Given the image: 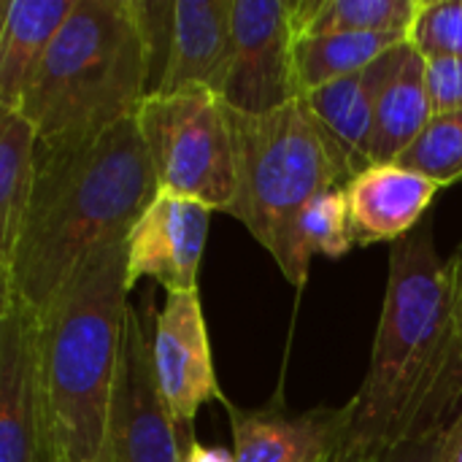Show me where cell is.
<instances>
[{
  "mask_svg": "<svg viewBox=\"0 0 462 462\" xmlns=\"http://www.w3.org/2000/svg\"><path fill=\"white\" fill-rule=\"evenodd\" d=\"M462 390L447 263L428 217L390 249V273L368 374L349 401L346 444L374 457L441 422Z\"/></svg>",
  "mask_w": 462,
  "mask_h": 462,
  "instance_id": "6da1fadb",
  "label": "cell"
},
{
  "mask_svg": "<svg viewBox=\"0 0 462 462\" xmlns=\"http://www.w3.org/2000/svg\"><path fill=\"white\" fill-rule=\"evenodd\" d=\"M154 195L135 116L76 146H38L32 198L0 265V292H14L41 319L92 252L127 238Z\"/></svg>",
  "mask_w": 462,
  "mask_h": 462,
  "instance_id": "7a4b0ae2",
  "label": "cell"
},
{
  "mask_svg": "<svg viewBox=\"0 0 462 462\" xmlns=\"http://www.w3.org/2000/svg\"><path fill=\"white\" fill-rule=\"evenodd\" d=\"M127 314V238H122L92 252L38 319L54 460L103 457Z\"/></svg>",
  "mask_w": 462,
  "mask_h": 462,
  "instance_id": "3957f363",
  "label": "cell"
},
{
  "mask_svg": "<svg viewBox=\"0 0 462 462\" xmlns=\"http://www.w3.org/2000/svg\"><path fill=\"white\" fill-rule=\"evenodd\" d=\"M149 14L135 0H76L19 106L41 149L92 141L135 116L152 92Z\"/></svg>",
  "mask_w": 462,
  "mask_h": 462,
  "instance_id": "277c9868",
  "label": "cell"
},
{
  "mask_svg": "<svg viewBox=\"0 0 462 462\" xmlns=\"http://www.w3.org/2000/svg\"><path fill=\"white\" fill-rule=\"evenodd\" d=\"M230 119L236 198L227 214L287 273L298 217L322 192L346 187L352 173L300 100L271 114H238L230 108Z\"/></svg>",
  "mask_w": 462,
  "mask_h": 462,
  "instance_id": "5b68a950",
  "label": "cell"
},
{
  "mask_svg": "<svg viewBox=\"0 0 462 462\" xmlns=\"http://www.w3.org/2000/svg\"><path fill=\"white\" fill-rule=\"evenodd\" d=\"M135 122L157 192L230 211L236 198V146L230 108L211 92H149Z\"/></svg>",
  "mask_w": 462,
  "mask_h": 462,
  "instance_id": "8992f818",
  "label": "cell"
},
{
  "mask_svg": "<svg viewBox=\"0 0 462 462\" xmlns=\"http://www.w3.org/2000/svg\"><path fill=\"white\" fill-rule=\"evenodd\" d=\"M298 0H233V62L222 100L238 114H271L300 100L295 76Z\"/></svg>",
  "mask_w": 462,
  "mask_h": 462,
  "instance_id": "52a82bcc",
  "label": "cell"
},
{
  "mask_svg": "<svg viewBox=\"0 0 462 462\" xmlns=\"http://www.w3.org/2000/svg\"><path fill=\"white\" fill-rule=\"evenodd\" d=\"M38 333V317L14 292H0V462H57Z\"/></svg>",
  "mask_w": 462,
  "mask_h": 462,
  "instance_id": "ba28073f",
  "label": "cell"
},
{
  "mask_svg": "<svg viewBox=\"0 0 462 462\" xmlns=\"http://www.w3.org/2000/svg\"><path fill=\"white\" fill-rule=\"evenodd\" d=\"M179 425L168 414L152 365V341L130 306L100 462H181Z\"/></svg>",
  "mask_w": 462,
  "mask_h": 462,
  "instance_id": "9c48e42d",
  "label": "cell"
},
{
  "mask_svg": "<svg viewBox=\"0 0 462 462\" xmlns=\"http://www.w3.org/2000/svg\"><path fill=\"white\" fill-rule=\"evenodd\" d=\"M149 341L160 398L179 428L189 425L203 403H227L214 374L211 341L198 290L165 292L162 309L154 311Z\"/></svg>",
  "mask_w": 462,
  "mask_h": 462,
  "instance_id": "30bf717a",
  "label": "cell"
},
{
  "mask_svg": "<svg viewBox=\"0 0 462 462\" xmlns=\"http://www.w3.org/2000/svg\"><path fill=\"white\" fill-rule=\"evenodd\" d=\"M211 208L173 192H157L127 233V284L157 282L165 292L198 290Z\"/></svg>",
  "mask_w": 462,
  "mask_h": 462,
  "instance_id": "8fae6325",
  "label": "cell"
},
{
  "mask_svg": "<svg viewBox=\"0 0 462 462\" xmlns=\"http://www.w3.org/2000/svg\"><path fill=\"white\" fill-rule=\"evenodd\" d=\"M233 62V0H179L168 5V43L152 92L225 95Z\"/></svg>",
  "mask_w": 462,
  "mask_h": 462,
  "instance_id": "7c38bea8",
  "label": "cell"
},
{
  "mask_svg": "<svg viewBox=\"0 0 462 462\" xmlns=\"http://www.w3.org/2000/svg\"><path fill=\"white\" fill-rule=\"evenodd\" d=\"M230 409L236 462H330L344 447L352 409H311L290 414L276 406L260 411Z\"/></svg>",
  "mask_w": 462,
  "mask_h": 462,
  "instance_id": "4fadbf2b",
  "label": "cell"
},
{
  "mask_svg": "<svg viewBox=\"0 0 462 462\" xmlns=\"http://www.w3.org/2000/svg\"><path fill=\"white\" fill-rule=\"evenodd\" d=\"M357 246L395 244L414 233L441 187L398 162L368 165L344 187Z\"/></svg>",
  "mask_w": 462,
  "mask_h": 462,
  "instance_id": "5bb4252c",
  "label": "cell"
},
{
  "mask_svg": "<svg viewBox=\"0 0 462 462\" xmlns=\"http://www.w3.org/2000/svg\"><path fill=\"white\" fill-rule=\"evenodd\" d=\"M406 43L387 51L382 60H376L371 68L338 79L328 87H319L314 92H306L300 97L309 116L317 122V127L330 138V143L344 157L352 176L365 171L371 165L368 146L376 119V103L393 73L398 70L403 60Z\"/></svg>",
  "mask_w": 462,
  "mask_h": 462,
  "instance_id": "9a60e30c",
  "label": "cell"
},
{
  "mask_svg": "<svg viewBox=\"0 0 462 462\" xmlns=\"http://www.w3.org/2000/svg\"><path fill=\"white\" fill-rule=\"evenodd\" d=\"M76 0H5L0 22V108L19 111L32 73Z\"/></svg>",
  "mask_w": 462,
  "mask_h": 462,
  "instance_id": "2e32d148",
  "label": "cell"
},
{
  "mask_svg": "<svg viewBox=\"0 0 462 462\" xmlns=\"http://www.w3.org/2000/svg\"><path fill=\"white\" fill-rule=\"evenodd\" d=\"M430 119L433 106L425 87V57L411 43H406L401 65L376 103V119L368 146L371 165L398 162Z\"/></svg>",
  "mask_w": 462,
  "mask_h": 462,
  "instance_id": "e0dca14e",
  "label": "cell"
},
{
  "mask_svg": "<svg viewBox=\"0 0 462 462\" xmlns=\"http://www.w3.org/2000/svg\"><path fill=\"white\" fill-rule=\"evenodd\" d=\"M409 43L403 32H328L295 41V76L300 97L338 79L355 76L387 51Z\"/></svg>",
  "mask_w": 462,
  "mask_h": 462,
  "instance_id": "ac0fdd59",
  "label": "cell"
},
{
  "mask_svg": "<svg viewBox=\"0 0 462 462\" xmlns=\"http://www.w3.org/2000/svg\"><path fill=\"white\" fill-rule=\"evenodd\" d=\"M38 133L19 111L0 108V265L11 257L35 187Z\"/></svg>",
  "mask_w": 462,
  "mask_h": 462,
  "instance_id": "d6986e66",
  "label": "cell"
},
{
  "mask_svg": "<svg viewBox=\"0 0 462 462\" xmlns=\"http://www.w3.org/2000/svg\"><path fill=\"white\" fill-rule=\"evenodd\" d=\"M422 0H298L295 27L300 35L328 32H403Z\"/></svg>",
  "mask_w": 462,
  "mask_h": 462,
  "instance_id": "ffe728a7",
  "label": "cell"
},
{
  "mask_svg": "<svg viewBox=\"0 0 462 462\" xmlns=\"http://www.w3.org/2000/svg\"><path fill=\"white\" fill-rule=\"evenodd\" d=\"M352 246L357 244L352 236L346 192L344 187L328 189L319 198H314L306 206V211L298 217L295 236H292V260L284 276L292 287H303L314 254L338 260L346 252H352Z\"/></svg>",
  "mask_w": 462,
  "mask_h": 462,
  "instance_id": "44dd1931",
  "label": "cell"
},
{
  "mask_svg": "<svg viewBox=\"0 0 462 462\" xmlns=\"http://www.w3.org/2000/svg\"><path fill=\"white\" fill-rule=\"evenodd\" d=\"M398 165L422 173L439 187L462 179V111L436 114L420 138L401 154Z\"/></svg>",
  "mask_w": 462,
  "mask_h": 462,
  "instance_id": "7402d4cb",
  "label": "cell"
},
{
  "mask_svg": "<svg viewBox=\"0 0 462 462\" xmlns=\"http://www.w3.org/2000/svg\"><path fill=\"white\" fill-rule=\"evenodd\" d=\"M409 43L425 57H462V0H422Z\"/></svg>",
  "mask_w": 462,
  "mask_h": 462,
  "instance_id": "603a6c76",
  "label": "cell"
},
{
  "mask_svg": "<svg viewBox=\"0 0 462 462\" xmlns=\"http://www.w3.org/2000/svg\"><path fill=\"white\" fill-rule=\"evenodd\" d=\"M425 87L433 116L462 111V57L425 60Z\"/></svg>",
  "mask_w": 462,
  "mask_h": 462,
  "instance_id": "cb8c5ba5",
  "label": "cell"
},
{
  "mask_svg": "<svg viewBox=\"0 0 462 462\" xmlns=\"http://www.w3.org/2000/svg\"><path fill=\"white\" fill-rule=\"evenodd\" d=\"M452 422H441L436 428H428L417 436H409L390 449L368 457L365 462H444V447H447V430Z\"/></svg>",
  "mask_w": 462,
  "mask_h": 462,
  "instance_id": "d4e9b609",
  "label": "cell"
},
{
  "mask_svg": "<svg viewBox=\"0 0 462 462\" xmlns=\"http://www.w3.org/2000/svg\"><path fill=\"white\" fill-rule=\"evenodd\" d=\"M449 273V292H452V322H455V344L462 357V244L447 260Z\"/></svg>",
  "mask_w": 462,
  "mask_h": 462,
  "instance_id": "484cf974",
  "label": "cell"
},
{
  "mask_svg": "<svg viewBox=\"0 0 462 462\" xmlns=\"http://www.w3.org/2000/svg\"><path fill=\"white\" fill-rule=\"evenodd\" d=\"M181 462H236V455L225 447H206L192 436H184V457Z\"/></svg>",
  "mask_w": 462,
  "mask_h": 462,
  "instance_id": "4316f807",
  "label": "cell"
},
{
  "mask_svg": "<svg viewBox=\"0 0 462 462\" xmlns=\"http://www.w3.org/2000/svg\"><path fill=\"white\" fill-rule=\"evenodd\" d=\"M444 462H462V406L457 409L449 430H447V447H444Z\"/></svg>",
  "mask_w": 462,
  "mask_h": 462,
  "instance_id": "83f0119b",
  "label": "cell"
},
{
  "mask_svg": "<svg viewBox=\"0 0 462 462\" xmlns=\"http://www.w3.org/2000/svg\"><path fill=\"white\" fill-rule=\"evenodd\" d=\"M365 460H368V457H365L360 449L349 447L346 441H344V447H341V449H338V452L330 457V462H365Z\"/></svg>",
  "mask_w": 462,
  "mask_h": 462,
  "instance_id": "f1b7e54d",
  "label": "cell"
},
{
  "mask_svg": "<svg viewBox=\"0 0 462 462\" xmlns=\"http://www.w3.org/2000/svg\"><path fill=\"white\" fill-rule=\"evenodd\" d=\"M57 462H68V460H57Z\"/></svg>",
  "mask_w": 462,
  "mask_h": 462,
  "instance_id": "f546056e",
  "label": "cell"
}]
</instances>
